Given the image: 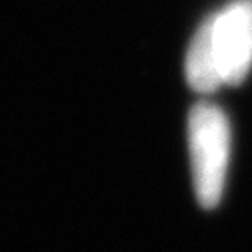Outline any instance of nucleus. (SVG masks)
<instances>
[{
	"mask_svg": "<svg viewBox=\"0 0 252 252\" xmlns=\"http://www.w3.org/2000/svg\"><path fill=\"white\" fill-rule=\"evenodd\" d=\"M189 145L197 199L205 209H213L222 197L230 155V125L220 107L203 101L191 109Z\"/></svg>",
	"mask_w": 252,
	"mask_h": 252,
	"instance_id": "f257e3e1",
	"label": "nucleus"
},
{
	"mask_svg": "<svg viewBox=\"0 0 252 252\" xmlns=\"http://www.w3.org/2000/svg\"><path fill=\"white\" fill-rule=\"evenodd\" d=\"M185 72L191 88L199 94H213L222 86V78L213 48V18L203 22L197 34L193 36L187 54Z\"/></svg>",
	"mask_w": 252,
	"mask_h": 252,
	"instance_id": "7ed1b4c3",
	"label": "nucleus"
},
{
	"mask_svg": "<svg viewBox=\"0 0 252 252\" xmlns=\"http://www.w3.org/2000/svg\"><path fill=\"white\" fill-rule=\"evenodd\" d=\"M213 48L222 84L238 86L252 66V2L238 0L213 16Z\"/></svg>",
	"mask_w": 252,
	"mask_h": 252,
	"instance_id": "f03ea898",
	"label": "nucleus"
}]
</instances>
